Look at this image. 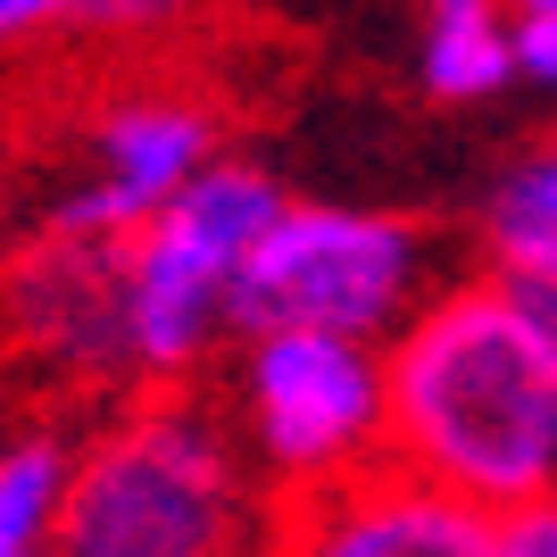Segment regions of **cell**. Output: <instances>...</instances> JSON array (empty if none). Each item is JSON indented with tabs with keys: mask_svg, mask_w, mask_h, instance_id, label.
<instances>
[{
	"mask_svg": "<svg viewBox=\"0 0 557 557\" xmlns=\"http://www.w3.org/2000/svg\"><path fill=\"white\" fill-rule=\"evenodd\" d=\"M283 209V184L258 159L216 150L159 216H141L116 242V300H125V358L134 392L200 383L233 342V283L250 267L267 216Z\"/></svg>",
	"mask_w": 557,
	"mask_h": 557,
	"instance_id": "cell-3",
	"label": "cell"
},
{
	"mask_svg": "<svg viewBox=\"0 0 557 557\" xmlns=\"http://www.w3.org/2000/svg\"><path fill=\"white\" fill-rule=\"evenodd\" d=\"M17 557H50V549H17Z\"/></svg>",
	"mask_w": 557,
	"mask_h": 557,
	"instance_id": "cell-16",
	"label": "cell"
},
{
	"mask_svg": "<svg viewBox=\"0 0 557 557\" xmlns=\"http://www.w3.org/2000/svg\"><path fill=\"white\" fill-rule=\"evenodd\" d=\"M0 342L17 349L50 392H75V399L134 392L125 300H116V242L34 225L0 258Z\"/></svg>",
	"mask_w": 557,
	"mask_h": 557,
	"instance_id": "cell-6",
	"label": "cell"
},
{
	"mask_svg": "<svg viewBox=\"0 0 557 557\" xmlns=\"http://www.w3.org/2000/svg\"><path fill=\"white\" fill-rule=\"evenodd\" d=\"M184 0H92L84 9V34H109V42H141V34H175Z\"/></svg>",
	"mask_w": 557,
	"mask_h": 557,
	"instance_id": "cell-12",
	"label": "cell"
},
{
	"mask_svg": "<svg viewBox=\"0 0 557 557\" xmlns=\"http://www.w3.org/2000/svg\"><path fill=\"white\" fill-rule=\"evenodd\" d=\"M92 0H0V50L50 42V34H75Z\"/></svg>",
	"mask_w": 557,
	"mask_h": 557,
	"instance_id": "cell-11",
	"label": "cell"
},
{
	"mask_svg": "<svg viewBox=\"0 0 557 557\" xmlns=\"http://www.w3.org/2000/svg\"><path fill=\"white\" fill-rule=\"evenodd\" d=\"M267 557H499V516L383 458L349 483L283 499Z\"/></svg>",
	"mask_w": 557,
	"mask_h": 557,
	"instance_id": "cell-8",
	"label": "cell"
},
{
	"mask_svg": "<svg viewBox=\"0 0 557 557\" xmlns=\"http://www.w3.org/2000/svg\"><path fill=\"white\" fill-rule=\"evenodd\" d=\"M516 17H557V0H508Z\"/></svg>",
	"mask_w": 557,
	"mask_h": 557,
	"instance_id": "cell-15",
	"label": "cell"
},
{
	"mask_svg": "<svg viewBox=\"0 0 557 557\" xmlns=\"http://www.w3.org/2000/svg\"><path fill=\"white\" fill-rule=\"evenodd\" d=\"M392 458L508 516L557 491V333L508 275L433 283L383 342Z\"/></svg>",
	"mask_w": 557,
	"mask_h": 557,
	"instance_id": "cell-1",
	"label": "cell"
},
{
	"mask_svg": "<svg viewBox=\"0 0 557 557\" xmlns=\"http://www.w3.org/2000/svg\"><path fill=\"white\" fill-rule=\"evenodd\" d=\"M499 557H557V491L499 516Z\"/></svg>",
	"mask_w": 557,
	"mask_h": 557,
	"instance_id": "cell-14",
	"label": "cell"
},
{
	"mask_svg": "<svg viewBox=\"0 0 557 557\" xmlns=\"http://www.w3.org/2000/svg\"><path fill=\"white\" fill-rule=\"evenodd\" d=\"M275 483L200 383L116 392L75 433L50 557H267Z\"/></svg>",
	"mask_w": 557,
	"mask_h": 557,
	"instance_id": "cell-2",
	"label": "cell"
},
{
	"mask_svg": "<svg viewBox=\"0 0 557 557\" xmlns=\"http://www.w3.org/2000/svg\"><path fill=\"white\" fill-rule=\"evenodd\" d=\"M417 84L442 109H483L516 92V9L508 0H417Z\"/></svg>",
	"mask_w": 557,
	"mask_h": 557,
	"instance_id": "cell-9",
	"label": "cell"
},
{
	"mask_svg": "<svg viewBox=\"0 0 557 557\" xmlns=\"http://www.w3.org/2000/svg\"><path fill=\"white\" fill-rule=\"evenodd\" d=\"M433 292V233L367 200H300L283 191L250 267L233 283V333L308 325L349 342H392Z\"/></svg>",
	"mask_w": 557,
	"mask_h": 557,
	"instance_id": "cell-5",
	"label": "cell"
},
{
	"mask_svg": "<svg viewBox=\"0 0 557 557\" xmlns=\"http://www.w3.org/2000/svg\"><path fill=\"white\" fill-rule=\"evenodd\" d=\"M216 109L184 84H134V92L100 100L75 134V175L50 191L42 225L92 233V242H125L141 216H159L175 191L216 159Z\"/></svg>",
	"mask_w": 557,
	"mask_h": 557,
	"instance_id": "cell-7",
	"label": "cell"
},
{
	"mask_svg": "<svg viewBox=\"0 0 557 557\" xmlns=\"http://www.w3.org/2000/svg\"><path fill=\"white\" fill-rule=\"evenodd\" d=\"M225 408L275 499L349 483L392 458V374L383 342L267 325L225 342Z\"/></svg>",
	"mask_w": 557,
	"mask_h": 557,
	"instance_id": "cell-4",
	"label": "cell"
},
{
	"mask_svg": "<svg viewBox=\"0 0 557 557\" xmlns=\"http://www.w3.org/2000/svg\"><path fill=\"white\" fill-rule=\"evenodd\" d=\"M474 250L491 275L524 283H557V141H533L524 159H508L491 175L483 209H474Z\"/></svg>",
	"mask_w": 557,
	"mask_h": 557,
	"instance_id": "cell-10",
	"label": "cell"
},
{
	"mask_svg": "<svg viewBox=\"0 0 557 557\" xmlns=\"http://www.w3.org/2000/svg\"><path fill=\"white\" fill-rule=\"evenodd\" d=\"M0 557H17V549H9V541H0Z\"/></svg>",
	"mask_w": 557,
	"mask_h": 557,
	"instance_id": "cell-17",
	"label": "cell"
},
{
	"mask_svg": "<svg viewBox=\"0 0 557 557\" xmlns=\"http://www.w3.org/2000/svg\"><path fill=\"white\" fill-rule=\"evenodd\" d=\"M516 84L557 100V17H516Z\"/></svg>",
	"mask_w": 557,
	"mask_h": 557,
	"instance_id": "cell-13",
	"label": "cell"
}]
</instances>
